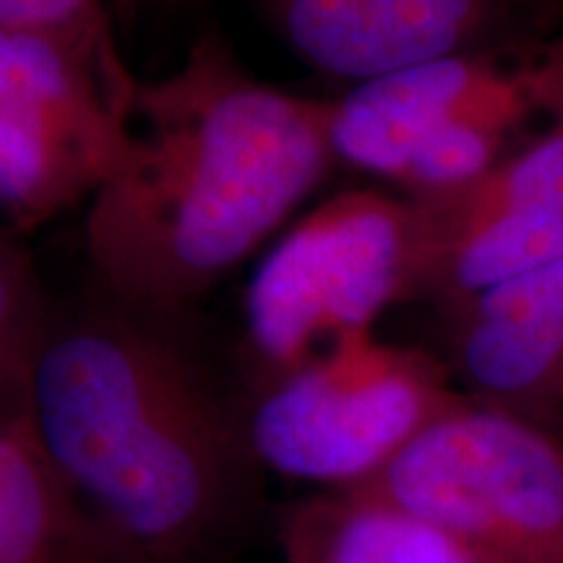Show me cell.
Masks as SVG:
<instances>
[{"label": "cell", "instance_id": "8fae6325", "mask_svg": "<svg viewBox=\"0 0 563 563\" xmlns=\"http://www.w3.org/2000/svg\"><path fill=\"white\" fill-rule=\"evenodd\" d=\"M0 563H112L24 415H0Z\"/></svg>", "mask_w": 563, "mask_h": 563}, {"label": "cell", "instance_id": "4fadbf2b", "mask_svg": "<svg viewBox=\"0 0 563 563\" xmlns=\"http://www.w3.org/2000/svg\"><path fill=\"white\" fill-rule=\"evenodd\" d=\"M0 32L40 34L63 42L133 104L139 79L121 58L102 0H0Z\"/></svg>", "mask_w": 563, "mask_h": 563}, {"label": "cell", "instance_id": "8992f818", "mask_svg": "<svg viewBox=\"0 0 563 563\" xmlns=\"http://www.w3.org/2000/svg\"><path fill=\"white\" fill-rule=\"evenodd\" d=\"M131 108L63 42L0 32V211L34 228L95 199L129 154Z\"/></svg>", "mask_w": 563, "mask_h": 563}, {"label": "cell", "instance_id": "5b68a950", "mask_svg": "<svg viewBox=\"0 0 563 563\" xmlns=\"http://www.w3.org/2000/svg\"><path fill=\"white\" fill-rule=\"evenodd\" d=\"M361 490L504 563H563V439L470 397Z\"/></svg>", "mask_w": 563, "mask_h": 563}, {"label": "cell", "instance_id": "5bb4252c", "mask_svg": "<svg viewBox=\"0 0 563 563\" xmlns=\"http://www.w3.org/2000/svg\"><path fill=\"white\" fill-rule=\"evenodd\" d=\"M115 3H118V5H121L123 16H129V13H131V9H133V5H136V0H115Z\"/></svg>", "mask_w": 563, "mask_h": 563}, {"label": "cell", "instance_id": "9a60e30c", "mask_svg": "<svg viewBox=\"0 0 563 563\" xmlns=\"http://www.w3.org/2000/svg\"><path fill=\"white\" fill-rule=\"evenodd\" d=\"M173 3H186V0H173Z\"/></svg>", "mask_w": 563, "mask_h": 563}, {"label": "cell", "instance_id": "7a4b0ae2", "mask_svg": "<svg viewBox=\"0 0 563 563\" xmlns=\"http://www.w3.org/2000/svg\"><path fill=\"white\" fill-rule=\"evenodd\" d=\"M21 415L112 563H207L241 530L245 420L154 316H55Z\"/></svg>", "mask_w": 563, "mask_h": 563}, {"label": "cell", "instance_id": "ba28073f", "mask_svg": "<svg viewBox=\"0 0 563 563\" xmlns=\"http://www.w3.org/2000/svg\"><path fill=\"white\" fill-rule=\"evenodd\" d=\"M563 108V42L511 66L501 53L454 55L391 70L332 102L334 154L397 180L420 144L462 123L514 131L532 112Z\"/></svg>", "mask_w": 563, "mask_h": 563}, {"label": "cell", "instance_id": "52a82bcc", "mask_svg": "<svg viewBox=\"0 0 563 563\" xmlns=\"http://www.w3.org/2000/svg\"><path fill=\"white\" fill-rule=\"evenodd\" d=\"M319 74L363 84L418 63L530 53L563 24V0H258Z\"/></svg>", "mask_w": 563, "mask_h": 563}, {"label": "cell", "instance_id": "30bf717a", "mask_svg": "<svg viewBox=\"0 0 563 563\" xmlns=\"http://www.w3.org/2000/svg\"><path fill=\"white\" fill-rule=\"evenodd\" d=\"M282 563H504L371 490H327L279 527Z\"/></svg>", "mask_w": 563, "mask_h": 563}, {"label": "cell", "instance_id": "7c38bea8", "mask_svg": "<svg viewBox=\"0 0 563 563\" xmlns=\"http://www.w3.org/2000/svg\"><path fill=\"white\" fill-rule=\"evenodd\" d=\"M53 321L32 262L0 238V415H21L26 376Z\"/></svg>", "mask_w": 563, "mask_h": 563}, {"label": "cell", "instance_id": "6da1fadb", "mask_svg": "<svg viewBox=\"0 0 563 563\" xmlns=\"http://www.w3.org/2000/svg\"><path fill=\"white\" fill-rule=\"evenodd\" d=\"M332 102L256 79L214 30L139 81L129 154L84 224L110 300L170 319L249 258L336 159Z\"/></svg>", "mask_w": 563, "mask_h": 563}, {"label": "cell", "instance_id": "277c9868", "mask_svg": "<svg viewBox=\"0 0 563 563\" xmlns=\"http://www.w3.org/2000/svg\"><path fill=\"white\" fill-rule=\"evenodd\" d=\"M418 243L412 201L371 188L336 194L292 224L245 292V332L264 384L418 295Z\"/></svg>", "mask_w": 563, "mask_h": 563}, {"label": "cell", "instance_id": "3957f363", "mask_svg": "<svg viewBox=\"0 0 563 563\" xmlns=\"http://www.w3.org/2000/svg\"><path fill=\"white\" fill-rule=\"evenodd\" d=\"M464 399L439 357L361 329L264 384L245 433L258 467L352 490L382 475L415 435Z\"/></svg>", "mask_w": 563, "mask_h": 563}, {"label": "cell", "instance_id": "9c48e42d", "mask_svg": "<svg viewBox=\"0 0 563 563\" xmlns=\"http://www.w3.org/2000/svg\"><path fill=\"white\" fill-rule=\"evenodd\" d=\"M443 316L460 391L563 439V262Z\"/></svg>", "mask_w": 563, "mask_h": 563}]
</instances>
